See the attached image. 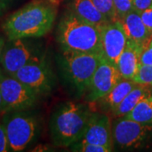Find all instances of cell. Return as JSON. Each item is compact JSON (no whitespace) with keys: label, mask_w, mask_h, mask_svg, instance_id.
Wrapping results in <instances>:
<instances>
[{"label":"cell","mask_w":152,"mask_h":152,"mask_svg":"<svg viewBox=\"0 0 152 152\" xmlns=\"http://www.w3.org/2000/svg\"><path fill=\"white\" fill-rule=\"evenodd\" d=\"M58 0H33L11 14L2 24L7 39L42 37L53 28Z\"/></svg>","instance_id":"obj_1"},{"label":"cell","mask_w":152,"mask_h":152,"mask_svg":"<svg viewBox=\"0 0 152 152\" xmlns=\"http://www.w3.org/2000/svg\"><path fill=\"white\" fill-rule=\"evenodd\" d=\"M91 111L86 104L65 102L53 111L50 119V133L53 145L69 147L84 135Z\"/></svg>","instance_id":"obj_2"},{"label":"cell","mask_w":152,"mask_h":152,"mask_svg":"<svg viewBox=\"0 0 152 152\" xmlns=\"http://www.w3.org/2000/svg\"><path fill=\"white\" fill-rule=\"evenodd\" d=\"M57 39L63 51L102 55L99 26L82 20L70 10L60 20Z\"/></svg>","instance_id":"obj_3"},{"label":"cell","mask_w":152,"mask_h":152,"mask_svg":"<svg viewBox=\"0 0 152 152\" xmlns=\"http://www.w3.org/2000/svg\"><path fill=\"white\" fill-rule=\"evenodd\" d=\"M102 56L94 53L63 51L58 63L67 82L80 96L86 95L91 78Z\"/></svg>","instance_id":"obj_4"},{"label":"cell","mask_w":152,"mask_h":152,"mask_svg":"<svg viewBox=\"0 0 152 152\" xmlns=\"http://www.w3.org/2000/svg\"><path fill=\"white\" fill-rule=\"evenodd\" d=\"M4 115L3 124L10 151H24L37 136L40 130L39 120L35 114L26 110L10 112Z\"/></svg>","instance_id":"obj_5"},{"label":"cell","mask_w":152,"mask_h":152,"mask_svg":"<svg viewBox=\"0 0 152 152\" xmlns=\"http://www.w3.org/2000/svg\"><path fill=\"white\" fill-rule=\"evenodd\" d=\"M0 88L4 104V113L28 110L37 103L40 96L15 77L4 74L1 70Z\"/></svg>","instance_id":"obj_6"},{"label":"cell","mask_w":152,"mask_h":152,"mask_svg":"<svg viewBox=\"0 0 152 152\" xmlns=\"http://www.w3.org/2000/svg\"><path fill=\"white\" fill-rule=\"evenodd\" d=\"M13 76L32 89L39 96L48 95L55 85L52 68L42 55L24 66Z\"/></svg>","instance_id":"obj_7"},{"label":"cell","mask_w":152,"mask_h":152,"mask_svg":"<svg viewBox=\"0 0 152 152\" xmlns=\"http://www.w3.org/2000/svg\"><path fill=\"white\" fill-rule=\"evenodd\" d=\"M29 39L6 41L0 63L5 74L13 76L24 66L42 56L37 47Z\"/></svg>","instance_id":"obj_8"},{"label":"cell","mask_w":152,"mask_h":152,"mask_svg":"<svg viewBox=\"0 0 152 152\" xmlns=\"http://www.w3.org/2000/svg\"><path fill=\"white\" fill-rule=\"evenodd\" d=\"M101 35L102 55L104 58L117 66L120 55L128 42L124 26L119 20H109L99 26Z\"/></svg>","instance_id":"obj_9"},{"label":"cell","mask_w":152,"mask_h":152,"mask_svg":"<svg viewBox=\"0 0 152 152\" xmlns=\"http://www.w3.org/2000/svg\"><path fill=\"white\" fill-rule=\"evenodd\" d=\"M122 79L117 66L102 58L87 89L86 101L97 102L106 96Z\"/></svg>","instance_id":"obj_10"},{"label":"cell","mask_w":152,"mask_h":152,"mask_svg":"<svg viewBox=\"0 0 152 152\" xmlns=\"http://www.w3.org/2000/svg\"><path fill=\"white\" fill-rule=\"evenodd\" d=\"M112 129L114 143L121 148L129 149L139 146L145 140L152 130V125L121 117L114 120Z\"/></svg>","instance_id":"obj_11"},{"label":"cell","mask_w":152,"mask_h":152,"mask_svg":"<svg viewBox=\"0 0 152 152\" xmlns=\"http://www.w3.org/2000/svg\"><path fill=\"white\" fill-rule=\"evenodd\" d=\"M112 128L113 124L107 115L91 112L81 140L107 147L113 151L114 141Z\"/></svg>","instance_id":"obj_12"},{"label":"cell","mask_w":152,"mask_h":152,"mask_svg":"<svg viewBox=\"0 0 152 152\" xmlns=\"http://www.w3.org/2000/svg\"><path fill=\"white\" fill-rule=\"evenodd\" d=\"M144 48L134 42L128 40L117 64V68L123 79L133 80L136 75L140 65V55Z\"/></svg>","instance_id":"obj_13"},{"label":"cell","mask_w":152,"mask_h":152,"mask_svg":"<svg viewBox=\"0 0 152 152\" xmlns=\"http://www.w3.org/2000/svg\"><path fill=\"white\" fill-rule=\"evenodd\" d=\"M121 22L129 40L144 48L150 44L152 34L144 24L139 12L132 10L121 20Z\"/></svg>","instance_id":"obj_14"},{"label":"cell","mask_w":152,"mask_h":152,"mask_svg":"<svg viewBox=\"0 0 152 152\" xmlns=\"http://www.w3.org/2000/svg\"><path fill=\"white\" fill-rule=\"evenodd\" d=\"M69 10L76 16L94 26H100L109 20L99 10L92 0H72Z\"/></svg>","instance_id":"obj_15"},{"label":"cell","mask_w":152,"mask_h":152,"mask_svg":"<svg viewBox=\"0 0 152 152\" xmlns=\"http://www.w3.org/2000/svg\"><path fill=\"white\" fill-rule=\"evenodd\" d=\"M138 84L133 80L122 79L106 96L98 101L97 102L100 104L101 109L102 111L111 112L113 113V112L123 102L126 96Z\"/></svg>","instance_id":"obj_16"},{"label":"cell","mask_w":152,"mask_h":152,"mask_svg":"<svg viewBox=\"0 0 152 152\" xmlns=\"http://www.w3.org/2000/svg\"><path fill=\"white\" fill-rule=\"evenodd\" d=\"M151 88V86L138 84L126 96V97L118 106V107L113 112V115L117 118L126 116L134 108V107L143 98L151 94L152 91Z\"/></svg>","instance_id":"obj_17"},{"label":"cell","mask_w":152,"mask_h":152,"mask_svg":"<svg viewBox=\"0 0 152 152\" xmlns=\"http://www.w3.org/2000/svg\"><path fill=\"white\" fill-rule=\"evenodd\" d=\"M124 118L143 124L152 125V93L143 98Z\"/></svg>","instance_id":"obj_18"},{"label":"cell","mask_w":152,"mask_h":152,"mask_svg":"<svg viewBox=\"0 0 152 152\" xmlns=\"http://www.w3.org/2000/svg\"><path fill=\"white\" fill-rule=\"evenodd\" d=\"M70 150L72 151L76 152H110L112 151L107 147L103 145H99L96 144L90 143L86 140H80L71 145Z\"/></svg>","instance_id":"obj_19"},{"label":"cell","mask_w":152,"mask_h":152,"mask_svg":"<svg viewBox=\"0 0 152 152\" xmlns=\"http://www.w3.org/2000/svg\"><path fill=\"white\" fill-rule=\"evenodd\" d=\"M95 5L103 14L109 20H118L113 0H92Z\"/></svg>","instance_id":"obj_20"},{"label":"cell","mask_w":152,"mask_h":152,"mask_svg":"<svg viewBox=\"0 0 152 152\" xmlns=\"http://www.w3.org/2000/svg\"><path fill=\"white\" fill-rule=\"evenodd\" d=\"M133 80L140 85L150 86L152 84V65H140L139 70Z\"/></svg>","instance_id":"obj_21"},{"label":"cell","mask_w":152,"mask_h":152,"mask_svg":"<svg viewBox=\"0 0 152 152\" xmlns=\"http://www.w3.org/2000/svg\"><path fill=\"white\" fill-rule=\"evenodd\" d=\"M113 4L118 20H121L128 13L134 10L132 0H113Z\"/></svg>","instance_id":"obj_22"},{"label":"cell","mask_w":152,"mask_h":152,"mask_svg":"<svg viewBox=\"0 0 152 152\" xmlns=\"http://www.w3.org/2000/svg\"><path fill=\"white\" fill-rule=\"evenodd\" d=\"M141 65H152V46L150 44L142 51L140 55Z\"/></svg>","instance_id":"obj_23"},{"label":"cell","mask_w":152,"mask_h":152,"mask_svg":"<svg viewBox=\"0 0 152 152\" xmlns=\"http://www.w3.org/2000/svg\"><path fill=\"white\" fill-rule=\"evenodd\" d=\"M140 14L144 24L150 31V32L152 34V6L148 8L145 10L142 11Z\"/></svg>","instance_id":"obj_24"},{"label":"cell","mask_w":152,"mask_h":152,"mask_svg":"<svg viewBox=\"0 0 152 152\" xmlns=\"http://www.w3.org/2000/svg\"><path fill=\"white\" fill-rule=\"evenodd\" d=\"M134 10L139 13L145 10L148 8L152 6V0H132Z\"/></svg>","instance_id":"obj_25"},{"label":"cell","mask_w":152,"mask_h":152,"mask_svg":"<svg viewBox=\"0 0 152 152\" xmlns=\"http://www.w3.org/2000/svg\"><path fill=\"white\" fill-rule=\"evenodd\" d=\"M9 150V145H8V140L6 135L4 126L3 123H0V152H8Z\"/></svg>","instance_id":"obj_26"},{"label":"cell","mask_w":152,"mask_h":152,"mask_svg":"<svg viewBox=\"0 0 152 152\" xmlns=\"http://www.w3.org/2000/svg\"><path fill=\"white\" fill-rule=\"evenodd\" d=\"M5 39L4 37L0 35V63H1V58H2V54H3V51H4V48L5 45Z\"/></svg>","instance_id":"obj_27"},{"label":"cell","mask_w":152,"mask_h":152,"mask_svg":"<svg viewBox=\"0 0 152 152\" xmlns=\"http://www.w3.org/2000/svg\"><path fill=\"white\" fill-rule=\"evenodd\" d=\"M0 114H4V100L2 96L1 88H0Z\"/></svg>","instance_id":"obj_28"},{"label":"cell","mask_w":152,"mask_h":152,"mask_svg":"<svg viewBox=\"0 0 152 152\" xmlns=\"http://www.w3.org/2000/svg\"><path fill=\"white\" fill-rule=\"evenodd\" d=\"M7 8H8V5L0 0V15H3V13L7 10Z\"/></svg>","instance_id":"obj_29"},{"label":"cell","mask_w":152,"mask_h":152,"mask_svg":"<svg viewBox=\"0 0 152 152\" xmlns=\"http://www.w3.org/2000/svg\"><path fill=\"white\" fill-rule=\"evenodd\" d=\"M1 1H2V2H4V4H6L7 5L9 6V4H11L12 2H14L15 0H1Z\"/></svg>","instance_id":"obj_30"},{"label":"cell","mask_w":152,"mask_h":152,"mask_svg":"<svg viewBox=\"0 0 152 152\" xmlns=\"http://www.w3.org/2000/svg\"><path fill=\"white\" fill-rule=\"evenodd\" d=\"M150 45H151V46H152V38H151V42H150Z\"/></svg>","instance_id":"obj_31"},{"label":"cell","mask_w":152,"mask_h":152,"mask_svg":"<svg viewBox=\"0 0 152 152\" xmlns=\"http://www.w3.org/2000/svg\"><path fill=\"white\" fill-rule=\"evenodd\" d=\"M150 86H151V88H152V84H151V85H150Z\"/></svg>","instance_id":"obj_32"},{"label":"cell","mask_w":152,"mask_h":152,"mask_svg":"<svg viewBox=\"0 0 152 152\" xmlns=\"http://www.w3.org/2000/svg\"><path fill=\"white\" fill-rule=\"evenodd\" d=\"M58 2H60V0H58Z\"/></svg>","instance_id":"obj_33"}]
</instances>
